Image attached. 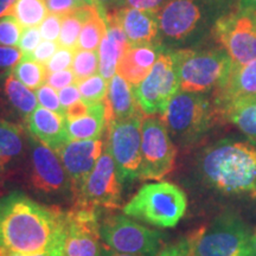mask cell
Masks as SVG:
<instances>
[{
	"instance_id": "cell-1",
	"label": "cell",
	"mask_w": 256,
	"mask_h": 256,
	"mask_svg": "<svg viewBox=\"0 0 256 256\" xmlns=\"http://www.w3.org/2000/svg\"><path fill=\"white\" fill-rule=\"evenodd\" d=\"M66 212L20 191L0 198V248L19 254L63 252Z\"/></svg>"
},
{
	"instance_id": "cell-2",
	"label": "cell",
	"mask_w": 256,
	"mask_h": 256,
	"mask_svg": "<svg viewBox=\"0 0 256 256\" xmlns=\"http://www.w3.org/2000/svg\"><path fill=\"white\" fill-rule=\"evenodd\" d=\"M203 180L224 194L256 197V144L246 140H220L203 150L198 158Z\"/></svg>"
},
{
	"instance_id": "cell-3",
	"label": "cell",
	"mask_w": 256,
	"mask_h": 256,
	"mask_svg": "<svg viewBox=\"0 0 256 256\" xmlns=\"http://www.w3.org/2000/svg\"><path fill=\"white\" fill-rule=\"evenodd\" d=\"M232 8L220 0H168L158 11L159 44L177 50L200 43L211 34L217 19Z\"/></svg>"
},
{
	"instance_id": "cell-4",
	"label": "cell",
	"mask_w": 256,
	"mask_h": 256,
	"mask_svg": "<svg viewBox=\"0 0 256 256\" xmlns=\"http://www.w3.org/2000/svg\"><path fill=\"white\" fill-rule=\"evenodd\" d=\"M218 118L220 110L212 98L184 90H179L172 98L160 115L172 140L183 147L200 142Z\"/></svg>"
},
{
	"instance_id": "cell-5",
	"label": "cell",
	"mask_w": 256,
	"mask_h": 256,
	"mask_svg": "<svg viewBox=\"0 0 256 256\" xmlns=\"http://www.w3.org/2000/svg\"><path fill=\"white\" fill-rule=\"evenodd\" d=\"M194 256H256V236L241 217L224 212L186 238Z\"/></svg>"
},
{
	"instance_id": "cell-6",
	"label": "cell",
	"mask_w": 256,
	"mask_h": 256,
	"mask_svg": "<svg viewBox=\"0 0 256 256\" xmlns=\"http://www.w3.org/2000/svg\"><path fill=\"white\" fill-rule=\"evenodd\" d=\"M170 51L177 68L180 90L216 92L226 84L232 70V60L222 48Z\"/></svg>"
},
{
	"instance_id": "cell-7",
	"label": "cell",
	"mask_w": 256,
	"mask_h": 256,
	"mask_svg": "<svg viewBox=\"0 0 256 256\" xmlns=\"http://www.w3.org/2000/svg\"><path fill=\"white\" fill-rule=\"evenodd\" d=\"M188 209V198L178 185L156 182L139 188L122 208L124 214L156 228H174Z\"/></svg>"
},
{
	"instance_id": "cell-8",
	"label": "cell",
	"mask_w": 256,
	"mask_h": 256,
	"mask_svg": "<svg viewBox=\"0 0 256 256\" xmlns=\"http://www.w3.org/2000/svg\"><path fill=\"white\" fill-rule=\"evenodd\" d=\"M211 36L226 51L234 66L252 62L256 60V11L236 5L217 19Z\"/></svg>"
},
{
	"instance_id": "cell-9",
	"label": "cell",
	"mask_w": 256,
	"mask_h": 256,
	"mask_svg": "<svg viewBox=\"0 0 256 256\" xmlns=\"http://www.w3.org/2000/svg\"><path fill=\"white\" fill-rule=\"evenodd\" d=\"M142 120L144 113H139L130 119L107 122L104 146L113 156L121 183L139 178Z\"/></svg>"
},
{
	"instance_id": "cell-10",
	"label": "cell",
	"mask_w": 256,
	"mask_h": 256,
	"mask_svg": "<svg viewBox=\"0 0 256 256\" xmlns=\"http://www.w3.org/2000/svg\"><path fill=\"white\" fill-rule=\"evenodd\" d=\"M104 247L121 254L156 256L162 235L124 215L107 216L100 222Z\"/></svg>"
},
{
	"instance_id": "cell-11",
	"label": "cell",
	"mask_w": 256,
	"mask_h": 256,
	"mask_svg": "<svg viewBox=\"0 0 256 256\" xmlns=\"http://www.w3.org/2000/svg\"><path fill=\"white\" fill-rule=\"evenodd\" d=\"M176 156L177 148L162 120L144 116L139 179L160 180L166 177L174 168Z\"/></svg>"
},
{
	"instance_id": "cell-12",
	"label": "cell",
	"mask_w": 256,
	"mask_h": 256,
	"mask_svg": "<svg viewBox=\"0 0 256 256\" xmlns=\"http://www.w3.org/2000/svg\"><path fill=\"white\" fill-rule=\"evenodd\" d=\"M132 89L144 114L153 116L164 113L172 98L180 90L177 68L171 51L162 50L151 72Z\"/></svg>"
},
{
	"instance_id": "cell-13",
	"label": "cell",
	"mask_w": 256,
	"mask_h": 256,
	"mask_svg": "<svg viewBox=\"0 0 256 256\" xmlns=\"http://www.w3.org/2000/svg\"><path fill=\"white\" fill-rule=\"evenodd\" d=\"M121 184L113 156L104 146L94 170L74 194L75 204L92 209H118L121 204Z\"/></svg>"
},
{
	"instance_id": "cell-14",
	"label": "cell",
	"mask_w": 256,
	"mask_h": 256,
	"mask_svg": "<svg viewBox=\"0 0 256 256\" xmlns=\"http://www.w3.org/2000/svg\"><path fill=\"white\" fill-rule=\"evenodd\" d=\"M98 209L74 206L66 212L63 256H104Z\"/></svg>"
},
{
	"instance_id": "cell-15",
	"label": "cell",
	"mask_w": 256,
	"mask_h": 256,
	"mask_svg": "<svg viewBox=\"0 0 256 256\" xmlns=\"http://www.w3.org/2000/svg\"><path fill=\"white\" fill-rule=\"evenodd\" d=\"M31 183L46 194H62L72 191V182L55 151L34 136H30Z\"/></svg>"
},
{
	"instance_id": "cell-16",
	"label": "cell",
	"mask_w": 256,
	"mask_h": 256,
	"mask_svg": "<svg viewBox=\"0 0 256 256\" xmlns=\"http://www.w3.org/2000/svg\"><path fill=\"white\" fill-rule=\"evenodd\" d=\"M104 148V140H72L57 152L72 182V194L94 170Z\"/></svg>"
},
{
	"instance_id": "cell-17",
	"label": "cell",
	"mask_w": 256,
	"mask_h": 256,
	"mask_svg": "<svg viewBox=\"0 0 256 256\" xmlns=\"http://www.w3.org/2000/svg\"><path fill=\"white\" fill-rule=\"evenodd\" d=\"M130 46L158 43V12L139 8H112Z\"/></svg>"
},
{
	"instance_id": "cell-18",
	"label": "cell",
	"mask_w": 256,
	"mask_h": 256,
	"mask_svg": "<svg viewBox=\"0 0 256 256\" xmlns=\"http://www.w3.org/2000/svg\"><path fill=\"white\" fill-rule=\"evenodd\" d=\"M104 22L107 34L98 46V72L106 81H110L120 60L130 46L113 10L106 12Z\"/></svg>"
},
{
	"instance_id": "cell-19",
	"label": "cell",
	"mask_w": 256,
	"mask_h": 256,
	"mask_svg": "<svg viewBox=\"0 0 256 256\" xmlns=\"http://www.w3.org/2000/svg\"><path fill=\"white\" fill-rule=\"evenodd\" d=\"M248 98H256V60L244 66H232L226 84L212 95L220 114L232 102Z\"/></svg>"
},
{
	"instance_id": "cell-20",
	"label": "cell",
	"mask_w": 256,
	"mask_h": 256,
	"mask_svg": "<svg viewBox=\"0 0 256 256\" xmlns=\"http://www.w3.org/2000/svg\"><path fill=\"white\" fill-rule=\"evenodd\" d=\"M26 121L31 136L56 153L69 142L66 136V118L56 112L44 107H37Z\"/></svg>"
},
{
	"instance_id": "cell-21",
	"label": "cell",
	"mask_w": 256,
	"mask_h": 256,
	"mask_svg": "<svg viewBox=\"0 0 256 256\" xmlns=\"http://www.w3.org/2000/svg\"><path fill=\"white\" fill-rule=\"evenodd\" d=\"M162 50L164 48L158 43L130 46L118 64L116 74L136 87L151 72Z\"/></svg>"
},
{
	"instance_id": "cell-22",
	"label": "cell",
	"mask_w": 256,
	"mask_h": 256,
	"mask_svg": "<svg viewBox=\"0 0 256 256\" xmlns=\"http://www.w3.org/2000/svg\"><path fill=\"white\" fill-rule=\"evenodd\" d=\"M107 122L110 120H126L134 115L142 113L138 104L133 89L126 80L114 75L108 84L107 98Z\"/></svg>"
},
{
	"instance_id": "cell-23",
	"label": "cell",
	"mask_w": 256,
	"mask_h": 256,
	"mask_svg": "<svg viewBox=\"0 0 256 256\" xmlns=\"http://www.w3.org/2000/svg\"><path fill=\"white\" fill-rule=\"evenodd\" d=\"M107 127V104L106 100L89 104L87 114L75 120H66V136L72 140L101 139Z\"/></svg>"
},
{
	"instance_id": "cell-24",
	"label": "cell",
	"mask_w": 256,
	"mask_h": 256,
	"mask_svg": "<svg viewBox=\"0 0 256 256\" xmlns=\"http://www.w3.org/2000/svg\"><path fill=\"white\" fill-rule=\"evenodd\" d=\"M25 140L18 124L0 120V174L23 156Z\"/></svg>"
},
{
	"instance_id": "cell-25",
	"label": "cell",
	"mask_w": 256,
	"mask_h": 256,
	"mask_svg": "<svg viewBox=\"0 0 256 256\" xmlns=\"http://www.w3.org/2000/svg\"><path fill=\"white\" fill-rule=\"evenodd\" d=\"M222 119L238 127L249 140L256 144V98L232 102L222 110Z\"/></svg>"
},
{
	"instance_id": "cell-26",
	"label": "cell",
	"mask_w": 256,
	"mask_h": 256,
	"mask_svg": "<svg viewBox=\"0 0 256 256\" xmlns=\"http://www.w3.org/2000/svg\"><path fill=\"white\" fill-rule=\"evenodd\" d=\"M96 8H98L95 5H84L83 8L76 10L72 14L64 16L62 20V26H60V34L58 40H57L58 42L60 48L76 50L83 24L92 17V14L96 11Z\"/></svg>"
},
{
	"instance_id": "cell-27",
	"label": "cell",
	"mask_w": 256,
	"mask_h": 256,
	"mask_svg": "<svg viewBox=\"0 0 256 256\" xmlns=\"http://www.w3.org/2000/svg\"><path fill=\"white\" fill-rule=\"evenodd\" d=\"M4 89L10 104L14 106L18 113L25 119H28L32 112L38 107L37 95L16 78L12 74L5 80Z\"/></svg>"
},
{
	"instance_id": "cell-28",
	"label": "cell",
	"mask_w": 256,
	"mask_h": 256,
	"mask_svg": "<svg viewBox=\"0 0 256 256\" xmlns=\"http://www.w3.org/2000/svg\"><path fill=\"white\" fill-rule=\"evenodd\" d=\"M107 34V25L102 16L100 8L92 14V17L83 24L81 34H80L76 50H90L96 51L100 46L102 40Z\"/></svg>"
},
{
	"instance_id": "cell-29",
	"label": "cell",
	"mask_w": 256,
	"mask_h": 256,
	"mask_svg": "<svg viewBox=\"0 0 256 256\" xmlns=\"http://www.w3.org/2000/svg\"><path fill=\"white\" fill-rule=\"evenodd\" d=\"M46 0H17L11 14L25 28H37L48 16Z\"/></svg>"
},
{
	"instance_id": "cell-30",
	"label": "cell",
	"mask_w": 256,
	"mask_h": 256,
	"mask_svg": "<svg viewBox=\"0 0 256 256\" xmlns=\"http://www.w3.org/2000/svg\"><path fill=\"white\" fill-rule=\"evenodd\" d=\"M12 75L28 89L37 90L46 83L48 72L44 64L34 60L28 56H23L17 66L12 68Z\"/></svg>"
},
{
	"instance_id": "cell-31",
	"label": "cell",
	"mask_w": 256,
	"mask_h": 256,
	"mask_svg": "<svg viewBox=\"0 0 256 256\" xmlns=\"http://www.w3.org/2000/svg\"><path fill=\"white\" fill-rule=\"evenodd\" d=\"M76 84H78L81 98L84 104H98V102L104 101L107 98V81L98 74L80 82H76Z\"/></svg>"
},
{
	"instance_id": "cell-32",
	"label": "cell",
	"mask_w": 256,
	"mask_h": 256,
	"mask_svg": "<svg viewBox=\"0 0 256 256\" xmlns=\"http://www.w3.org/2000/svg\"><path fill=\"white\" fill-rule=\"evenodd\" d=\"M72 72L75 74L76 82L82 81L90 76L96 75L98 70V51L90 50H75L74 56Z\"/></svg>"
},
{
	"instance_id": "cell-33",
	"label": "cell",
	"mask_w": 256,
	"mask_h": 256,
	"mask_svg": "<svg viewBox=\"0 0 256 256\" xmlns=\"http://www.w3.org/2000/svg\"><path fill=\"white\" fill-rule=\"evenodd\" d=\"M23 26L14 16L6 14L0 18V46L14 48L19 44Z\"/></svg>"
},
{
	"instance_id": "cell-34",
	"label": "cell",
	"mask_w": 256,
	"mask_h": 256,
	"mask_svg": "<svg viewBox=\"0 0 256 256\" xmlns=\"http://www.w3.org/2000/svg\"><path fill=\"white\" fill-rule=\"evenodd\" d=\"M36 95L38 102L42 104V107L46 108L49 110L56 112V113H58L66 118V110L60 104L58 92H56V89L50 87L49 84H44L37 89Z\"/></svg>"
},
{
	"instance_id": "cell-35",
	"label": "cell",
	"mask_w": 256,
	"mask_h": 256,
	"mask_svg": "<svg viewBox=\"0 0 256 256\" xmlns=\"http://www.w3.org/2000/svg\"><path fill=\"white\" fill-rule=\"evenodd\" d=\"M74 56H75V50L60 48L55 55L51 57L49 62L46 64V72L52 74L70 69V66H72Z\"/></svg>"
},
{
	"instance_id": "cell-36",
	"label": "cell",
	"mask_w": 256,
	"mask_h": 256,
	"mask_svg": "<svg viewBox=\"0 0 256 256\" xmlns=\"http://www.w3.org/2000/svg\"><path fill=\"white\" fill-rule=\"evenodd\" d=\"M62 16L55 14H49L42 22L40 25V31L42 34V38L44 40H52L57 42L58 40L60 34V26H62Z\"/></svg>"
},
{
	"instance_id": "cell-37",
	"label": "cell",
	"mask_w": 256,
	"mask_h": 256,
	"mask_svg": "<svg viewBox=\"0 0 256 256\" xmlns=\"http://www.w3.org/2000/svg\"><path fill=\"white\" fill-rule=\"evenodd\" d=\"M42 40L40 31L38 28H25L19 40V50L23 56H30L34 49L40 46Z\"/></svg>"
},
{
	"instance_id": "cell-38",
	"label": "cell",
	"mask_w": 256,
	"mask_h": 256,
	"mask_svg": "<svg viewBox=\"0 0 256 256\" xmlns=\"http://www.w3.org/2000/svg\"><path fill=\"white\" fill-rule=\"evenodd\" d=\"M48 11L50 14H55L58 16H64L72 14L76 10L83 8L84 2L81 0H46Z\"/></svg>"
},
{
	"instance_id": "cell-39",
	"label": "cell",
	"mask_w": 256,
	"mask_h": 256,
	"mask_svg": "<svg viewBox=\"0 0 256 256\" xmlns=\"http://www.w3.org/2000/svg\"><path fill=\"white\" fill-rule=\"evenodd\" d=\"M46 84H49L50 87L54 89H57V90H60V89L69 87V86L75 84L76 83V78L75 74L72 72V69L63 70V72H57L52 74H48Z\"/></svg>"
},
{
	"instance_id": "cell-40",
	"label": "cell",
	"mask_w": 256,
	"mask_h": 256,
	"mask_svg": "<svg viewBox=\"0 0 256 256\" xmlns=\"http://www.w3.org/2000/svg\"><path fill=\"white\" fill-rule=\"evenodd\" d=\"M60 49L58 42H52V40H43L40 42V46L34 49V52L31 54L30 58L34 60H37L42 64H46L49 62V60L57 52V50Z\"/></svg>"
},
{
	"instance_id": "cell-41",
	"label": "cell",
	"mask_w": 256,
	"mask_h": 256,
	"mask_svg": "<svg viewBox=\"0 0 256 256\" xmlns=\"http://www.w3.org/2000/svg\"><path fill=\"white\" fill-rule=\"evenodd\" d=\"M168 2V0H119L115 8H128L158 12Z\"/></svg>"
},
{
	"instance_id": "cell-42",
	"label": "cell",
	"mask_w": 256,
	"mask_h": 256,
	"mask_svg": "<svg viewBox=\"0 0 256 256\" xmlns=\"http://www.w3.org/2000/svg\"><path fill=\"white\" fill-rule=\"evenodd\" d=\"M23 57L20 50L12 46H0V69H10L17 66Z\"/></svg>"
},
{
	"instance_id": "cell-43",
	"label": "cell",
	"mask_w": 256,
	"mask_h": 256,
	"mask_svg": "<svg viewBox=\"0 0 256 256\" xmlns=\"http://www.w3.org/2000/svg\"><path fill=\"white\" fill-rule=\"evenodd\" d=\"M58 96H60V104L64 108H69L70 106H72L74 104H76V102L81 101V94H80V90H78V84H72L69 86V87H66L63 89H60L58 90Z\"/></svg>"
},
{
	"instance_id": "cell-44",
	"label": "cell",
	"mask_w": 256,
	"mask_h": 256,
	"mask_svg": "<svg viewBox=\"0 0 256 256\" xmlns=\"http://www.w3.org/2000/svg\"><path fill=\"white\" fill-rule=\"evenodd\" d=\"M162 252L165 256H194L191 254L190 248H188L186 238L182 240L176 244L168 246V248L162 250Z\"/></svg>"
},
{
	"instance_id": "cell-45",
	"label": "cell",
	"mask_w": 256,
	"mask_h": 256,
	"mask_svg": "<svg viewBox=\"0 0 256 256\" xmlns=\"http://www.w3.org/2000/svg\"><path fill=\"white\" fill-rule=\"evenodd\" d=\"M88 107L89 104H84L82 100L76 102V104H74L72 106H70L69 108H66V120L69 121V120H75V119H78V118L83 116V115L87 114L88 112Z\"/></svg>"
},
{
	"instance_id": "cell-46",
	"label": "cell",
	"mask_w": 256,
	"mask_h": 256,
	"mask_svg": "<svg viewBox=\"0 0 256 256\" xmlns=\"http://www.w3.org/2000/svg\"><path fill=\"white\" fill-rule=\"evenodd\" d=\"M96 2H98V8H100L104 17H106V12L110 11L112 8H116L119 0H96Z\"/></svg>"
},
{
	"instance_id": "cell-47",
	"label": "cell",
	"mask_w": 256,
	"mask_h": 256,
	"mask_svg": "<svg viewBox=\"0 0 256 256\" xmlns=\"http://www.w3.org/2000/svg\"><path fill=\"white\" fill-rule=\"evenodd\" d=\"M17 0H0V18L11 14Z\"/></svg>"
},
{
	"instance_id": "cell-48",
	"label": "cell",
	"mask_w": 256,
	"mask_h": 256,
	"mask_svg": "<svg viewBox=\"0 0 256 256\" xmlns=\"http://www.w3.org/2000/svg\"><path fill=\"white\" fill-rule=\"evenodd\" d=\"M5 256H63V254H62V252H60V250L36 252V254H19V252H5Z\"/></svg>"
},
{
	"instance_id": "cell-49",
	"label": "cell",
	"mask_w": 256,
	"mask_h": 256,
	"mask_svg": "<svg viewBox=\"0 0 256 256\" xmlns=\"http://www.w3.org/2000/svg\"><path fill=\"white\" fill-rule=\"evenodd\" d=\"M238 6L241 8H250L256 11V0H238Z\"/></svg>"
},
{
	"instance_id": "cell-50",
	"label": "cell",
	"mask_w": 256,
	"mask_h": 256,
	"mask_svg": "<svg viewBox=\"0 0 256 256\" xmlns=\"http://www.w3.org/2000/svg\"><path fill=\"white\" fill-rule=\"evenodd\" d=\"M104 256H139V255H130V254H121V252H116L112 249L104 247Z\"/></svg>"
},
{
	"instance_id": "cell-51",
	"label": "cell",
	"mask_w": 256,
	"mask_h": 256,
	"mask_svg": "<svg viewBox=\"0 0 256 256\" xmlns=\"http://www.w3.org/2000/svg\"><path fill=\"white\" fill-rule=\"evenodd\" d=\"M220 2H223L224 4L232 6V8H234V6L238 5V2H238V0H220Z\"/></svg>"
},
{
	"instance_id": "cell-52",
	"label": "cell",
	"mask_w": 256,
	"mask_h": 256,
	"mask_svg": "<svg viewBox=\"0 0 256 256\" xmlns=\"http://www.w3.org/2000/svg\"><path fill=\"white\" fill-rule=\"evenodd\" d=\"M81 2H84V4H87V5H90V6H98V2H96V0H81ZM101 14H102V12H101ZM102 16H104V14H102Z\"/></svg>"
},
{
	"instance_id": "cell-53",
	"label": "cell",
	"mask_w": 256,
	"mask_h": 256,
	"mask_svg": "<svg viewBox=\"0 0 256 256\" xmlns=\"http://www.w3.org/2000/svg\"><path fill=\"white\" fill-rule=\"evenodd\" d=\"M0 256H5V252L0 248Z\"/></svg>"
},
{
	"instance_id": "cell-54",
	"label": "cell",
	"mask_w": 256,
	"mask_h": 256,
	"mask_svg": "<svg viewBox=\"0 0 256 256\" xmlns=\"http://www.w3.org/2000/svg\"><path fill=\"white\" fill-rule=\"evenodd\" d=\"M159 256H165V255H164V252H160V254H159Z\"/></svg>"
},
{
	"instance_id": "cell-55",
	"label": "cell",
	"mask_w": 256,
	"mask_h": 256,
	"mask_svg": "<svg viewBox=\"0 0 256 256\" xmlns=\"http://www.w3.org/2000/svg\"><path fill=\"white\" fill-rule=\"evenodd\" d=\"M255 236H256V232H255Z\"/></svg>"
}]
</instances>
